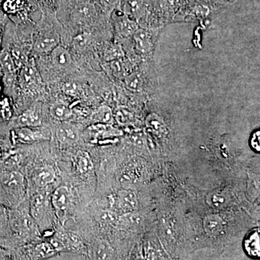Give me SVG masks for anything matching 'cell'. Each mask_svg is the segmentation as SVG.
Returning <instances> with one entry per match:
<instances>
[{"mask_svg": "<svg viewBox=\"0 0 260 260\" xmlns=\"http://www.w3.org/2000/svg\"><path fill=\"white\" fill-rule=\"evenodd\" d=\"M91 119L93 124L112 125L114 120V112L108 106H102L93 113Z\"/></svg>", "mask_w": 260, "mask_h": 260, "instance_id": "cell-17", "label": "cell"}, {"mask_svg": "<svg viewBox=\"0 0 260 260\" xmlns=\"http://www.w3.org/2000/svg\"><path fill=\"white\" fill-rule=\"evenodd\" d=\"M110 66L114 76H116V78H120V79L124 78V79L127 76L126 66L122 59L111 61Z\"/></svg>", "mask_w": 260, "mask_h": 260, "instance_id": "cell-25", "label": "cell"}, {"mask_svg": "<svg viewBox=\"0 0 260 260\" xmlns=\"http://www.w3.org/2000/svg\"><path fill=\"white\" fill-rule=\"evenodd\" d=\"M71 191L67 186H60L53 191L51 196V204L54 208L56 216L64 220L69 213L72 205Z\"/></svg>", "mask_w": 260, "mask_h": 260, "instance_id": "cell-1", "label": "cell"}, {"mask_svg": "<svg viewBox=\"0 0 260 260\" xmlns=\"http://www.w3.org/2000/svg\"><path fill=\"white\" fill-rule=\"evenodd\" d=\"M246 254L253 259H260V228L252 229L244 241Z\"/></svg>", "mask_w": 260, "mask_h": 260, "instance_id": "cell-8", "label": "cell"}, {"mask_svg": "<svg viewBox=\"0 0 260 260\" xmlns=\"http://www.w3.org/2000/svg\"><path fill=\"white\" fill-rule=\"evenodd\" d=\"M204 229L207 234L215 236L221 232V218L217 215H210L207 216L204 220Z\"/></svg>", "mask_w": 260, "mask_h": 260, "instance_id": "cell-19", "label": "cell"}, {"mask_svg": "<svg viewBox=\"0 0 260 260\" xmlns=\"http://www.w3.org/2000/svg\"><path fill=\"white\" fill-rule=\"evenodd\" d=\"M0 64L7 73H14L15 70V61L8 51H3L0 53Z\"/></svg>", "mask_w": 260, "mask_h": 260, "instance_id": "cell-26", "label": "cell"}, {"mask_svg": "<svg viewBox=\"0 0 260 260\" xmlns=\"http://www.w3.org/2000/svg\"><path fill=\"white\" fill-rule=\"evenodd\" d=\"M51 116H52L55 120L61 121H68L73 116V111L69 106L64 103H55L50 108Z\"/></svg>", "mask_w": 260, "mask_h": 260, "instance_id": "cell-15", "label": "cell"}, {"mask_svg": "<svg viewBox=\"0 0 260 260\" xmlns=\"http://www.w3.org/2000/svg\"><path fill=\"white\" fill-rule=\"evenodd\" d=\"M5 186L10 191L22 193L24 189V178L20 173H10L5 180Z\"/></svg>", "mask_w": 260, "mask_h": 260, "instance_id": "cell-18", "label": "cell"}, {"mask_svg": "<svg viewBox=\"0 0 260 260\" xmlns=\"http://www.w3.org/2000/svg\"><path fill=\"white\" fill-rule=\"evenodd\" d=\"M131 13L133 15H139L142 12V7H143V2L142 0H130L129 2Z\"/></svg>", "mask_w": 260, "mask_h": 260, "instance_id": "cell-31", "label": "cell"}, {"mask_svg": "<svg viewBox=\"0 0 260 260\" xmlns=\"http://www.w3.org/2000/svg\"><path fill=\"white\" fill-rule=\"evenodd\" d=\"M114 119L121 125H126L133 122V114L126 107H118L114 114Z\"/></svg>", "mask_w": 260, "mask_h": 260, "instance_id": "cell-21", "label": "cell"}, {"mask_svg": "<svg viewBox=\"0 0 260 260\" xmlns=\"http://www.w3.org/2000/svg\"><path fill=\"white\" fill-rule=\"evenodd\" d=\"M56 135L59 143L63 145L73 144L79 140L78 128L68 121H64L58 126Z\"/></svg>", "mask_w": 260, "mask_h": 260, "instance_id": "cell-7", "label": "cell"}, {"mask_svg": "<svg viewBox=\"0 0 260 260\" xmlns=\"http://www.w3.org/2000/svg\"><path fill=\"white\" fill-rule=\"evenodd\" d=\"M91 34H88V32H83V34H80L73 39V47L78 50H83L91 42Z\"/></svg>", "mask_w": 260, "mask_h": 260, "instance_id": "cell-27", "label": "cell"}, {"mask_svg": "<svg viewBox=\"0 0 260 260\" xmlns=\"http://www.w3.org/2000/svg\"><path fill=\"white\" fill-rule=\"evenodd\" d=\"M63 90H64V93L70 95H76L78 91V85L75 83H68L64 84L63 86Z\"/></svg>", "mask_w": 260, "mask_h": 260, "instance_id": "cell-33", "label": "cell"}, {"mask_svg": "<svg viewBox=\"0 0 260 260\" xmlns=\"http://www.w3.org/2000/svg\"><path fill=\"white\" fill-rule=\"evenodd\" d=\"M51 59L54 64L59 68H68L73 61L68 49L60 46H58L51 51Z\"/></svg>", "mask_w": 260, "mask_h": 260, "instance_id": "cell-14", "label": "cell"}, {"mask_svg": "<svg viewBox=\"0 0 260 260\" xmlns=\"http://www.w3.org/2000/svg\"><path fill=\"white\" fill-rule=\"evenodd\" d=\"M137 49L143 54H149L153 48L151 34L144 29H139L133 35Z\"/></svg>", "mask_w": 260, "mask_h": 260, "instance_id": "cell-12", "label": "cell"}, {"mask_svg": "<svg viewBox=\"0 0 260 260\" xmlns=\"http://www.w3.org/2000/svg\"><path fill=\"white\" fill-rule=\"evenodd\" d=\"M118 208L124 214L133 213L138 208L136 194L130 190H121L116 196Z\"/></svg>", "mask_w": 260, "mask_h": 260, "instance_id": "cell-10", "label": "cell"}, {"mask_svg": "<svg viewBox=\"0 0 260 260\" xmlns=\"http://www.w3.org/2000/svg\"><path fill=\"white\" fill-rule=\"evenodd\" d=\"M99 220L102 223L116 224L117 222H119V218H118L116 213H113L112 211H109V210H105V211H102L99 215Z\"/></svg>", "mask_w": 260, "mask_h": 260, "instance_id": "cell-29", "label": "cell"}, {"mask_svg": "<svg viewBox=\"0 0 260 260\" xmlns=\"http://www.w3.org/2000/svg\"><path fill=\"white\" fill-rule=\"evenodd\" d=\"M116 28L118 34L123 37H129L134 35L135 31L138 29L137 24L127 18H123L119 20L116 24Z\"/></svg>", "mask_w": 260, "mask_h": 260, "instance_id": "cell-20", "label": "cell"}, {"mask_svg": "<svg viewBox=\"0 0 260 260\" xmlns=\"http://www.w3.org/2000/svg\"><path fill=\"white\" fill-rule=\"evenodd\" d=\"M17 138L24 144H32L37 142L50 139V133L47 129L39 127H21L16 131Z\"/></svg>", "mask_w": 260, "mask_h": 260, "instance_id": "cell-2", "label": "cell"}, {"mask_svg": "<svg viewBox=\"0 0 260 260\" xmlns=\"http://www.w3.org/2000/svg\"><path fill=\"white\" fill-rule=\"evenodd\" d=\"M37 80V70L34 60H31L23 67L20 73V83L24 88H29L36 83Z\"/></svg>", "mask_w": 260, "mask_h": 260, "instance_id": "cell-16", "label": "cell"}, {"mask_svg": "<svg viewBox=\"0 0 260 260\" xmlns=\"http://www.w3.org/2000/svg\"><path fill=\"white\" fill-rule=\"evenodd\" d=\"M59 38L57 35H44L39 37L34 43V50L38 53L52 51L59 46Z\"/></svg>", "mask_w": 260, "mask_h": 260, "instance_id": "cell-13", "label": "cell"}, {"mask_svg": "<svg viewBox=\"0 0 260 260\" xmlns=\"http://www.w3.org/2000/svg\"><path fill=\"white\" fill-rule=\"evenodd\" d=\"M103 5L108 8H113L117 3L118 0H102Z\"/></svg>", "mask_w": 260, "mask_h": 260, "instance_id": "cell-35", "label": "cell"}, {"mask_svg": "<svg viewBox=\"0 0 260 260\" xmlns=\"http://www.w3.org/2000/svg\"><path fill=\"white\" fill-rule=\"evenodd\" d=\"M95 15V10L93 5L90 3H82L75 8L73 13V18L75 21L80 25H85L93 21Z\"/></svg>", "mask_w": 260, "mask_h": 260, "instance_id": "cell-11", "label": "cell"}, {"mask_svg": "<svg viewBox=\"0 0 260 260\" xmlns=\"http://www.w3.org/2000/svg\"><path fill=\"white\" fill-rule=\"evenodd\" d=\"M124 54L121 46L118 44H112L109 46L104 53V59L107 61H111L117 60V59H123Z\"/></svg>", "mask_w": 260, "mask_h": 260, "instance_id": "cell-24", "label": "cell"}, {"mask_svg": "<svg viewBox=\"0 0 260 260\" xmlns=\"http://www.w3.org/2000/svg\"><path fill=\"white\" fill-rule=\"evenodd\" d=\"M111 254V248L110 246L105 243L103 242L98 247L97 249V256L99 259L106 260L109 257Z\"/></svg>", "mask_w": 260, "mask_h": 260, "instance_id": "cell-30", "label": "cell"}, {"mask_svg": "<svg viewBox=\"0 0 260 260\" xmlns=\"http://www.w3.org/2000/svg\"><path fill=\"white\" fill-rule=\"evenodd\" d=\"M120 134L121 132L114 129L112 125L102 124H93L84 132L85 138L91 142L107 139Z\"/></svg>", "mask_w": 260, "mask_h": 260, "instance_id": "cell-4", "label": "cell"}, {"mask_svg": "<svg viewBox=\"0 0 260 260\" xmlns=\"http://www.w3.org/2000/svg\"><path fill=\"white\" fill-rule=\"evenodd\" d=\"M56 179V172L54 168L49 165L38 168L32 176V180L39 187H46L52 184Z\"/></svg>", "mask_w": 260, "mask_h": 260, "instance_id": "cell-9", "label": "cell"}, {"mask_svg": "<svg viewBox=\"0 0 260 260\" xmlns=\"http://www.w3.org/2000/svg\"><path fill=\"white\" fill-rule=\"evenodd\" d=\"M138 177H139V169L138 166L131 164L121 172L119 181L121 183L133 182L138 179Z\"/></svg>", "mask_w": 260, "mask_h": 260, "instance_id": "cell-22", "label": "cell"}, {"mask_svg": "<svg viewBox=\"0 0 260 260\" xmlns=\"http://www.w3.org/2000/svg\"><path fill=\"white\" fill-rule=\"evenodd\" d=\"M42 104L37 103L18 117V123L21 127H39L42 125Z\"/></svg>", "mask_w": 260, "mask_h": 260, "instance_id": "cell-6", "label": "cell"}, {"mask_svg": "<svg viewBox=\"0 0 260 260\" xmlns=\"http://www.w3.org/2000/svg\"><path fill=\"white\" fill-rule=\"evenodd\" d=\"M250 144L251 148L260 153V129L256 130L251 135Z\"/></svg>", "mask_w": 260, "mask_h": 260, "instance_id": "cell-32", "label": "cell"}, {"mask_svg": "<svg viewBox=\"0 0 260 260\" xmlns=\"http://www.w3.org/2000/svg\"><path fill=\"white\" fill-rule=\"evenodd\" d=\"M146 125L152 131L160 133L162 129L160 119L155 114H150L146 119Z\"/></svg>", "mask_w": 260, "mask_h": 260, "instance_id": "cell-28", "label": "cell"}, {"mask_svg": "<svg viewBox=\"0 0 260 260\" xmlns=\"http://www.w3.org/2000/svg\"><path fill=\"white\" fill-rule=\"evenodd\" d=\"M74 167L75 172L83 179H88L93 174L94 166L88 152L80 150L75 155Z\"/></svg>", "mask_w": 260, "mask_h": 260, "instance_id": "cell-5", "label": "cell"}, {"mask_svg": "<svg viewBox=\"0 0 260 260\" xmlns=\"http://www.w3.org/2000/svg\"><path fill=\"white\" fill-rule=\"evenodd\" d=\"M212 203H213L214 206H221V205L223 203V196H221V194H217L214 195L213 197V199H212Z\"/></svg>", "mask_w": 260, "mask_h": 260, "instance_id": "cell-34", "label": "cell"}, {"mask_svg": "<svg viewBox=\"0 0 260 260\" xmlns=\"http://www.w3.org/2000/svg\"><path fill=\"white\" fill-rule=\"evenodd\" d=\"M49 203L45 195L38 193L34 195L30 203V216L37 223L45 221L49 213Z\"/></svg>", "mask_w": 260, "mask_h": 260, "instance_id": "cell-3", "label": "cell"}, {"mask_svg": "<svg viewBox=\"0 0 260 260\" xmlns=\"http://www.w3.org/2000/svg\"><path fill=\"white\" fill-rule=\"evenodd\" d=\"M126 88L133 91L138 92L143 88V79L139 73H134L128 75L124 78Z\"/></svg>", "mask_w": 260, "mask_h": 260, "instance_id": "cell-23", "label": "cell"}]
</instances>
